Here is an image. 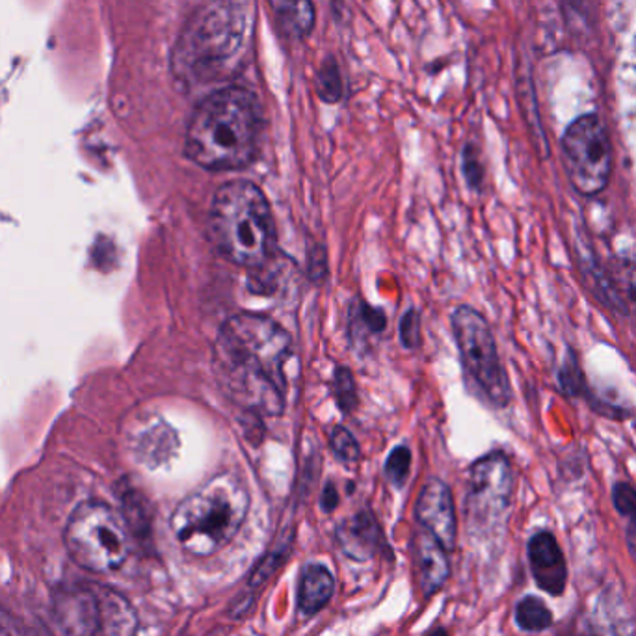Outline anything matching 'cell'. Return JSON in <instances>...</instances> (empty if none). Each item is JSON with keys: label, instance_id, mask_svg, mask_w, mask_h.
<instances>
[{"label": "cell", "instance_id": "cell-24", "mask_svg": "<svg viewBox=\"0 0 636 636\" xmlns=\"http://www.w3.org/2000/svg\"><path fill=\"white\" fill-rule=\"evenodd\" d=\"M331 449L336 452V457L341 462L352 463L358 462L361 457L360 445L355 441L354 436L347 430V428H333L330 438Z\"/></svg>", "mask_w": 636, "mask_h": 636}, {"label": "cell", "instance_id": "cell-29", "mask_svg": "<svg viewBox=\"0 0 636 636\" xmlns=\"http://www.w3.org/2000/svg\"><path fill=\"white\" fill-rule=\"evenodd\" d=\"M0 636H18L12 616L2 606H0Z\"/></svg>", "mask_w": 636, "mask_h": 636}, {"label": "cell", "instance_id": "cell-13", "mask_svg": "<svg viewBox=\"0 0 636 636\" xmlns=\"http://www.w3.org/2000/svg\"><path fill=\"white\" fill-rule=\"evenodd\" d=\"M336 541L341 551L355 562L371 560L385 549L382 528L371 511H360L355 516L347 517L344 522L339 523L336 528Z\"/></svg>", "mask_w": 636, "mask_h": 636}, {"label": "cell", "instance_id": "cell-14", "mask_svg": "<svg viewBox=\"0 0 636 636\" xmlns=\"http://www.w3.org/2000/svg\"><path fill=\"white\" fill-rule=\"evenodd\" d=\"M577 636H636V614L624 597L603 594Z\"/></svg>", "mask_w": 636, "mask_h": 636}, {"label": "cell", "instance_id": "cell-1", "mask_svg": "<svg viewBox=\"0 0 636 636\" xmlns=\"http://www.w3.org/2000/svg\"><path fill=\"white\" fill-rule=\"evenodd\" d=\"M290 337L272 318L241 312L223 322L215 341V373L228 396L255 414L285 406Z\"/></svg>", "mask_w": 636, "mask_h": 636}, {"label": "cell", "instance_id": "cell-27", "mask_svg": "<svg viewBox=\"0 0 636 636\" xmlns=\"http://www.w3.org/2000/svg\"><path fill=\"white\" fill-rule=\"evenodd\" d=\"M465 175H468L469 183L476 187L481 183V166H479V161L476 156L471 153V147L465 150Z\"/></svg>", "mask_w": 636, "mask_h": 636}, {"label": "cell", "instance_id": "cell-2", "mask_svg": "<svg viewBox=\"0 0 636 636\" xmlns=\"http://www.w3.org/2000/svg\"><path fill=\"white\" fill-rule=\"evenodd\" d=\"M261 134V105L253 91L228 86L194 110L185 155L209 172H233L253 163Z\"/></svg>", "mask_w": 636, "mask_h": 636}, {"label": "cell", "instance_id": "cell-7", "mask_svg": "<svg viewBox=\"0 0 636 636\" xmlns=\"http://www.w3.org/2000/svg\"><path fill=\"white\" fill-rule=\"evenodd\" d=\"M450 326L469 379L486 396L487 403L506 408L511 403V384L486 318L473 307L460 306L452 312Z\"/></svg>", "mask_w": 636, "mask_h": 636}, {"label": "cell", "instance_id": "cell-11", "mask_svg": "<svg viewBox=\"0 0 636 636\" xmlns=\"http://www.w3.org/2000/svg\"><path fill=\"white\" fill-rule=\"evenodd\" d=\"M56 625L64 636H96L99 625L97 589L67 584L53 595Z\"/></svg>", "mask_w": 636, "mask_h": 636}, {"label": "cell", "instance_id": "cell-16", "mask_svg": "<svg viewBox=\"0 0 636 636\" xmlns=\"http://www.w3.org/2000/svg\"><path fill=\"white\" fill-rule=\"evenodd\" d=\"M97 605H99V625L96 636L136 635L139 618L125 595L109 586H97Z\"/></svg>", "mask_w": 636, "mask_h": 636}, {"label": "cell", "instance_id": "cell-9", "mask_svg": "<svg viewBox=\"0 0 636 636\" xmlns=\"http://www.w3.org/2000/svg\"><path fill=\"white\" fill-rule=\"evenodd\" d=\"M514 474L505 454L492 452L481 458L469 471L465 514L469 527L479 535H487L503 522L511 508Z\"/></svg>", "mask_w": 636, "mask_h": 636}, {"label": "cell", "instance_id": "cell-3", "mask_svg": "<svg viewBox=\"0 0 636 636\" xmlns=\"http://www.w3.org/2000/svg\"><path fill=\"white\" fill-rule=\"evenodd\" d=\"M248 4V0H204L183 26L172 53V73L180 85H207L233 69L250 29Z\"/></svg>", "mask_w": 636, "mask_h": 636}, {"label": "cell", "instance_id": "cell-8", "mask_svg": "<svg viewBox=\"0 0 636 636\" xmlns=\"http://www.w3.org/2000/svg\"><path fill=\"white\" fill-rule=\"evenodd\" d=\"M564 166L570 183L582 196L603 193L613 169V153L603 121L586 114L573 121L562 139Z\"/></svg>", "mask_w": 636, "mask_h": 636}, {"label": "cell", "instance_id": "cell-28", "mask_svg": "<svg viewBox=\"0 0 636 636\" xmlns=\"http://www.w3.org/2000/svg\"><path fill=\"white\" fill-rule=\"evenodd\" d=\"M337 505H339V493H337L336 486L333 484H328L322 492V498H320V506L326 514L336 511Z\"/></svg>", "mask_w": 636, "mask_h": 636}, {"label": "cell", "instance_id": "cell-20", "mask_svg": "<svg viewBox=\"0 0 636 636\" xmlns=\"http://www.w3.org/2000/svg\"><path fill=\"white\" fill-rule=\"evenodd\" d=\"M317 94L322 101L328 105L341 101L342 97V77L339 64L336 58L330 56L318 67L317 73Z\"/></svg>", "mask_w": 636, "mask_h": 636}, {"label": "cell", "instance_id": "cell-21", "mask_svg": "<svg viewBox=\"0 0 636 636\" xmlns=\"http://www.w3.org/2000/svg\"><path fill=\"white\" fill-rule=\"evenodd\" d=\"M333 396L336 403L342 412H352L358 404V395H355L354 379L349 369L344 366H337L336 376H333Z\"/></svg>", "mask_w": 636, "mask_h": 636}, {"label": "cell", "instance_id": "cell-31", "mask_svg": "<svg viewBox=\"0 0 636 636\" xmlns=\"http://www.w3.org/2000/svg\"><path fill=\"white\" fill-rule=\"evenodd\" d=\"M425 636H449V633H447L445 627H434V629L428 630L427 635Z\"/></svg>", "mask_w": 636, "mask_h": 636}, {"label": "cell", "instance_id": "cell-25", "mask_svg": "<svg viewBox=\"0 0 636 636\" xmlns=\"http://www.w3.org/2000/svg\"><path fill=\"white\" fill-rule=\"evenodd\" d=\"M287 552H290V547L285 546L282 549H274V551L268 552L264 557L263 562L255 568L252 577H250V586L257 589L264 581H268V577L274 573V571L282 566L283 560L287 557Z\"/></svg>", "mask_w": 636, "mask_h": 636}, {"label": "cell", "instance_id": "cell-4", "mask_svg": "<svg viewBox=\"0 0 636 636\" xmlns=\"http://www.w3.org/2000/svg\"><path fill=\"white\" fill-rule=\"evenodd\" d=\"M250 511V493L233 473H220L183 498L169 519L179 546L198 559L233 541Z\"/></svg>", "mask_w": 636, "mask_h": 636}, {"label": "cell", "instance_id": "cell-30", "mask_svg": "<svg viewBox=\"0 0 636 636\" xmlns=\"http://www.w3.org/2000/svg\"><path fill=\"white\" fill-rule=\"evenodd\" d=\"M625 538H627V547H629L630 555L636 562V517L627 519V528H625Z\"/></svg>", "mask_w": 636, "mask_h": 636}, {"label": "cell", "instance_id": "cell-5", "mask_svg": "<svg viewBox=\"0 0 636 636\" xmlns=\"http://www.w3.org/2000/svg\"><path fill=\"white\" fill-rule=\"evenodd\" d=\"M210 241L231 263L259 268L271 259L276 231L271 205L250 180L218 188L209 212Z\"/></svg>", "mask_w": 636, "mask_h": 636}, {"label": "cell", "instance_id": "cell-26", "mask_svg": "<svg viewBox=\"0 0 636 636\" xmlns=\"http://www.w3.org/2000/svg\"><path fill=\"white\" fill-rule=\"evenodd\" d=\"M401 341L409 350L420 347V318L415 309H409L401 320Z\"/></svg>", "mask_w": 636, "mask_h": 636}, {"label": "cell", "instance_id": "cell-17", "mask_svg": "<svg viewBox=\"0 0 636 636\" xmlns=\"http://www.w3.org/2000/svg\"><path fill=\"white\" fill-rule=\"evenodd\" d=\"M333 592L336 579L330 568L318 562H309L304 566L298 581V595H296L298 613L304 618H311L330 603Z\"/></svg>", "mask_w": 636, "mask_h": 636}, {"label": "cell", "instance_id": "cell-19", "mask_svg": "<svg viewBox=\"0 0 636 636\" xmlns=\"http://www.w3.org/2000/svg\"><path fill=\"white\" fill-rule=\"evenodd\" d=\"M516 624L519 625V629L527 633H541L551 627L552 613L540 597L527 595L517 603Z\"/></svg>", "mask_w": 636, "mask_h": 636}, {"label": "cell", "instance_id": "cell-10", "mask_svg": "<svg viewBox=\"0 0 636 636\" xmlns=\"http://www.w3.org/2000/svg\"><path fill=\"white\" fill-rule=\"evenodd\" d=\"M415 516L423 530L432 536L445 551H454L458 536L457 512L449 486L445 482L430 479L423 486L415 506Z\"/></svg>", "mask_w": 636, "mask_h": 636}, {"label": "cell", "instance_id": "cell-6", "mask_svg": "<svg viewBox=\"0 0 636 636\" xmlns=\"http://www.w3.org/2000/svg\"><path fill=\"white\" fill-rule=\"evenodd\" d=\"M64 541L69 559L90 573L120 570L131 552L125 519L101 501H86L73 511Z\"/></svg>", "mask_w": 636, "mask_h": 636}, {"label": "cell", "instance_id": "cell-23", "mask_svg": "<svg viewBox=\"0 0 636 636\" xmlns=\"http://www.w3.org/2000/svg\"><path fill=\"white\" fill-rule=\"evenodd\" d=\"M614 293L624 295V304L636 309V261L624 259L614 274Z\"/></svg>", "mask_w": 636, "mask_h": 636}, {"label": "cell", "instance_id": "cell-18", "mask_svg": "<svg viewBox=\"0 0 636 636\" xmlns=\"http://www.w3.org/2000/svg\"><path fill=\"white\" fill-rule=\"evenodd\" d=\"M283 29L295 37H306L315 26V7L311 0H271Z\"/></svg>", "mask_w": 636, "mask_h": 636}, {"label": "cell", "instance_id": "cell-15", "mask_svg": "<svg viewBox=\"0 0 636 636\" xmlns=\"http://www.w3.org/2000/svg\"><path fill=\"white\" fill-rule=\"evenodd\" d=\"M414 559L423 594L430 597L443 589L450 575L447 551L425 530L415 535Z\"/></svg>", "mask_w": 636, "mask_h": 636}, {"label": "cell", "instance_id": "cell-12", "mask_svg": "<svg viewBox=\"0 0 636 636\" xmlns=\"http://www.w3.org/2000/svg\"><path fill=\"white\" fill-rule=\"evenodd\" d=\"M527 555L530 573L535 577L538 589L555 597L564 594L568 584V564L555 535L547 530L536 533L528 540Z\"/></svg>", "mask_w": 636, "mask_h": 636}, {"label": "cell", "instance_id": "cell-22", "mask_svg": "<svg viewBox=\"0 0 636 636\" xmlns=\"http://www.w3.org/2000/svg\"><path fill=\"white\" fill-rule=\"evenodd\" d=\"M412 452L406 447H396L385 462V476L396 487H403L408 481Z\"/></svg>", "mask_w": 636, "mask_h": 636}]
</instances>
